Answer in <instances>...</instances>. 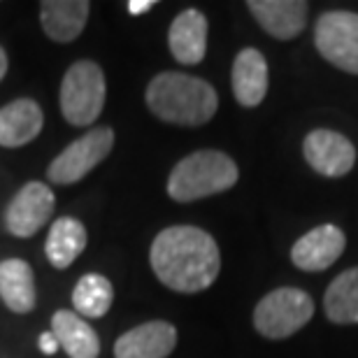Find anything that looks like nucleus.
Segmentation results:
<instances>
[{
  "label": "nucleus",
  "instance_id": "obj_17",
  "mask_svg": "<svg viewBox=\"0 0 358 358\" xmlns=\"http://www.w3.org/2000/svg\"><path fill=\"white\" fill-rule=\"evenodd\" d=\"M0 298L14 314H28L35 307V275L26 261L5 259L0 263Z\"/></svg>",
  "mask_w": 358,
  "mask_h": 358
},
{
  "label": "nucleus",
  "instance_id": "obj_4",
  "mask_svg": "<svg viewBox=\"0 0 358 358\" xmlns=\"http://www.w3.org/2000/svg\"><path fill=\"white\" fill-rule=\"evenodd\" d=\"M107 84L98 63H73L61 82V112L70 126H91L105 107Z\"/></svg>",
  "mask_w": 358,
  "mask_h": 358
},
{
  "label": "nucleus",
  "instance_id": "obj_1",
  "mask_svg": "<svg viewBox=\"0 0 358 358\" xmlns=\"http://www.w3.org/2000/svg\"><path fill=\"white\" fill-rule=\"evenodd\" d=\"M149 261L168 289L198 293L210 289L221 270V254L210 233L196 226H170L152 242Z\"/></svg>",
  "mask_w": 358,
  "mask_h": 358
},
{
  "label": "nucleus",
  "instance_id": "obj_13",
  "mask_svg": "<svg viewBox=\"0 0 358 358\" xmlns=\"http://www.w3.org/2000/svg\"><path fill=\"white\" fill-rule=\"evenodd\" d=\"M168 45L173 56L184 66H198L207 54V19L200 10L179 12L170 24Z\"/></svg>",
  "mask_w": 358,
  "mask_h": 358
},
{
  "label": "nucleus",
  "instance_id": "obj_7",
  "mask_svg": "<svg viewBox=\"0 0 358 358\" xmlns=\"http://www.w3.org/2000/svg\"><path fill=\"white\" fill-rule=\"evenodd\" d=\"M319 54L335 68L358 75V14L347 10L324 12L314 28Z\"/></svg>",
  "mask_w": 358,
  "mask_h": 358
},
{
  "label": "nucleus",
  "instance_id": "obj_6",
  "mask_svg": "<svg viewBox=\"0 0 358 358\" xmlns=\"http://www.w3.org/2000/svg\"><path fill=\"white\" fill-rule=\"evenodd\" d=\"M114 147V131L107 126H98L68 145L56 159L49 163L47 177L54 184H77L96 166H100Z\"/></svg>",
  "mask_w": 358,
  "mask_h": 358
},
{
  "label": "nucleus",
  "instance_id": "obj_3",
  "mask_svg": "<svg viewBox=\"0 0 358 358\" xmlns=\"http://www.w3.org/2000/svg\"><path fill=\"white\" fill-rule=\"evenodd\" d=\"M238 177V166L231 156L217 149H203L189 154L173 168L168 177V196L177 203H193L228 191L235 186Z\"/></svg>",
  "mask_w": 358,
  "mask_h": 358
},
{
  "label": "nucleus",
  "instance_id": "obj_23",
  "mask_svg": "<svg viewBox=\"0 0 358 358\" xmlns=\"http://www.w3.org/2000/svg\"><path fill=\"white\" fill-rule=\"evenodd\" d=\"M154 5H156L154 0H131V3H128V12H131V14H145V12L152 10Z\"/></svg>",
  "mask_w": 358,
  "mask_h": 358
},
{
  "label": "nucleus",
  "instance_id": "obj_19",
  "mask_svg": "<svg viewBox=\"0 0 358 358\" xmlns=\"http://www.w3.org/2000/svg\"><path fill=\"white\" fill-rule=\"evenodd\" d=\"M87 228L80 219L61 217L56 219L47 235L45 254L56 270H66L87 249Z\"/></svg>",
  "mask_w": 358,
  "mask_h": 358
},
{
  "label": "nucleus",
  "instance_id": "obj_18",
  "mask_svg": "<svg viewBox=\"0 0 358 358\" xmlns=\"http://www.w3.org/2000/svg\"><path fill=\"white\" fill-rule=\"evenodd\" d=\"M52 333L70 358H98L100 354L98 333L77 312H56L52 317Z\"/></svg>",
  "mask_w": 358,
  "mask_h": 358
},
{
  "label": "nucleus",
  "instance_id": "obj_16",
  "mask_svg": "<svg viewBox=\"0 0 358 358\" xmlns=\"http://www.w3.org/2000/svg\"><path fill=\"white\" fill-rule=\"evenodd\" d=\"M91 5L87 0H42L40 21L47 38L54 42H73L87 26Z\"/></svg>",
  "mask_w": 358,
  "mask_h": 358
},
{
  "label": "nucleus",
  "instance_id": "obj_22",
  "mask_svg": "<svg viewBox=\"0 0 358 358\" xmlns=\"http://www.w3.org/2000/svg\"><path fill=\"white\" fill-rule=\"evenodd\" d=\"M38 347H40V352L45 354V356H52V354H56V349H59V342H56L54 333L49 331V333H42L40 335Z\"/></svg>",
  "mask_w": 358,
  "mask_h": 358
},
{
  "label": "nucleus",
  "instance_id": "obj_24",
  "mask_svg": "<svg viewBox=\"0 0 358 358\" xmlns=\"http://www.w3.org/2000/svg\"><path fill=\"white\" fill-rule=\"evenodd\" d=\"M5 73H7V54H5V49L0 47V82H3Z\"/></svg>",
  "mask_w": 358,
  "mask_h": 358
},
{
  "label": "nucleus",
  "instance_id": "obj_10",
  "mask_svg": "<svg viewBox=\"0 0 358 358\" xmlns=\"http://www.w3.org/2000/svg\"><path fill=\"white\" fill-rule=\"evenodd\" d=\"M345 233L338 226H319L305 233L291 249L293 266L305 272H321L331 268L345 252Z\"/></svg>",
  "mask_w": 358,
  "mask_h": 358
},
{
  "label": "nucleus",
  "instance_id": "obj_14",
  "mask_svg": "<svg viewBox=\"0 0 358 358\" xmlns=\"http://www.w3.org/2000/svg\"><path fill=\"white\" fill-rule=\"evenodd\" d=\"M45 117L33 98H19L0 107V147L17 149L33 142L42 131Z\"/></svg>",
  "mask_w": 358,
  "mask_h": 358
},
{
  "label": "nucleus",
  "instance_id": "obj_15",
  "mask_svg": "<svg viewBox=\"0 0 358 358\" xmlns=\"http://www.w3.org/2000/svg\"><path fill=\"white\" fill-rule=\"evenodd\" d=\"M233 93L242 107H256L268 93V63L259 49H242L233 61Z\"/></svg>",
  "mask_w": 358,
  "mask_h": 358
},
{
  "label": "nucleus",
  "instance_id": "obj_8",
  "mask_svg": "<svg viewBox=\"0 0 358 358\" xmlns=\"http://www.w3.org/2000/svg\"><path fill=\"white\" fill-rule=\"evenodd\" d=\"M56 196L45 182H28L5 210V228L14 238H31L52 219Z\"/></svg>",
  "mask_w": 358,
  "mask_h": 358
},
{
  "label": "nucleus",
  "instance_id": "obj_11",
  "mask_svg": "<svg viewBox=\"0 0 358 358\" xmlns=\"http://www.w3.org/2000/svg\"><path fill=\"white\" fill-rule=\"evenodd\" d=\"M177 347V331L168 321L135 326L114 342V358H168Z\"/></svg>",
  "mask_w": 358,
  "mask_h": 358
},
{
  "label": "nucleus",
  "instance_id": "obj_20",
  "mask_svg": "<svg viewBox=\"0 0 358 358\" xmlns=\"http://www.w3.org/2000/svg\"><path fill=\"white\" fill-rule=\"evenodd\" d=\"M324 310L333 324H358V268L333 279L324 296Z\"/></svg>",
  "mask_w": 358,
  "mask_h": 358
},
{
  "label": "nucleus",
  "instance_id": "obj_5",
  "mask_svg": "<svg viewBox=\"0 0 358 358\" xmlns=\"http://www.w3.org/2000/svg\"><path fill=\"white\" fill-rule=\"evenodd\" d=\"M314 314V300L303 289H275L256 305L254 326L263 338L284 340L307 326Z\"/></svg>",
  "mask_w": 358,
  "mask_h": 358
},
{
  "label": "nucleus",
  "instance_id": "obj_21",
  "mask_svg": "<svg viewBox=\"0 0 358 358\" xmlns=\"http://www.w3.org/2000/svg\"><path fill=\"white\" fill-rule=\"evenodd\" d=\"M112 300H114L112 282L105 275H98V272H89V275H84L73 289L75 312L80 314V317H87V319L105 317L112 307Z\"/></svg>",
  "mask_w": 358,
  "mask_h": 358
},
{
  "label": "nucleus",
  "instance_id": "obj_12",
  "mask_svg": "<svg viewBox=\"0 0 358 358\" xmlns=\"http://www.w3.org/2000/svg\"><path fill=\"white\" fill-rule=\"evenodd\" d=\"M249 12L261 28L277 40H293L305 31L307 10L305 0H249Z\"/></svg>",
  "mask_w": 358,
  "mask_h": 358
},
{
  "label": "nucleus",
  "instance_id": "obj_2",
  "mask_svg": "<svg viewBox=\"0 0 358 358\" xmlns=\"http://www.w3.org/2000/svg\"><path fill=\"white\" fill-rule=\"evenodd\" d=\"M147 107L166 124L203 126L219 107L212 84L186 73H161L149 82L145 93Z\"/></svg>",
  "mask_w": 358,
  "mask_h": 358
},
{
  "label": "nucleus",
  "instance_id": "obj_9",
  "mask_svg": "<svg viewBox=\"0 0 358 358\" xmlns=\"http://www.w3.org/2000/svg\"><path fill=\"white\" fill-rule=\"evenodd\" d=\"M305 161L324 177H345L354 168L356 149L345 135L317 128L303 142Z\"/></svg>",
  "mask_w": 358,
  "mask_h": 358
}]
</instances>
